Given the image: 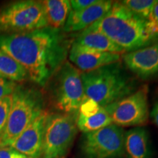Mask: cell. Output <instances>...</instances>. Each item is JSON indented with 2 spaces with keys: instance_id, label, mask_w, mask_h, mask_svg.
<instances>
[{
  "instance_id": "obj_1",
  "label": "cell",
  "mask_w": 158,
  "mask_h": 158,
  "mask_svg": "<svg viewBox=\"0 0 158 158\" xmlns=\"http://www.w3.org/2000/svg\"><path fill=\"white\" fill-rule=\"evenodd\" d=\"M69 41L60 29L51 27L27 32L0 35V50L27 71L29 79L41 86L48 84L66 62Z\"/></svg>"
},
{
  "instance_id": "obj_2",
  "label": "cell",
  "mask_w": 158,
  "mask_h": 158,
  "mask_svg": "<svg viewBox=\"0 0 158 158\" xmlns=\"http://www.w3.org/2000/svg\"><path fill=\"white\" fill-rule=\"evenodd\" d=\"M89 27L103 33L126 52L148 46L157 37L149 21L118 2H114L103 17Z\"/></svg>"
},
{
  "instance_id": "obj_3",
  "label": "cell",
  "mask_w": 158,
  "mask_h": 158,
  "mask_svg": "<svg viewBox=\"0 0 158 158\" xmlns=\"http://www.w3.org/2000/svg\"><path fill=\"white\" fill-rule=\"evenodd\" d=\"M81 78L85 95L102 107L114 103L135 91L133 81L118 62L82 73Z\"/></svg>"
},
{
  "instance_id": "obj_4",
  "label": "cell",
  "mask_w": 158,
  "mask_h": 158,
  "mask_svg": "<svg viewBox=\"0 0 158 158\" xmlns=\"http://www.w3.org/2000/svg\"><path fill=\"white\" fill-rule=\"evenodd\" d=\"M44 98L34 87L17 85L11 94V104L0 147H8L44 110Z\"/></svg>"
},
{
  "instance_id": "obj_5",
  "label": "cell",
  "mask_w": 158,
  "mask_h": 158,
  "mask_svg": "<svg viewBox=\"0 0 158 158\" xmlns=\"http://www.w3.org/2000/svg\"><path fill=\"white\" fill-rule=\"evenodd\" d=\"M51 80V98L55 108L60 113L77 114L86 98L81 71L65 62Z\"/></svg>"
},
{
  "instance_id": "obj_6",
  "label": "cell",
  "mask_w": 158,
  "mask_h": 158,
  "mask_svg": "<svg viewBox=\"0 0 158 158\" xmlns=\"http://www.w3.org/2000/svg\"><path fill=\"white\" fill-rule=\"evenodd\" d=\"M47 27L42 2L18 1L0 10V35L27 32Z\"/></svg>"
},
{
  "instance_id": "obj_7",
  "label": "cell",
  "mask_w": 158,
  "mask_h": 158,
  "mask_svg": "<svg viewBox=\"0 0 158 158\" xmlns=\"http://www.w3.org/2000/svg\"><path fill=\"white\" fill-rule=\"evenodd\" d=\"M77 114H48L45 121L42 157L64 158L73 143L78 127Z\"/></svg>"
},
{
  "instance_id": "obj_8",
  "label": "cell",
  "mask_w": 158,
  "mask_h": 158,
  "mask_svg": "<svg viewBox=\"0 0 158 158\" xmlns=\"http://www.w3.org/2000/svg\"><path fill=\"white\" fill-rule=\"evenodd\" d=\"M81 150L85 158H122L124 155V132L114 124L84 133Z\"/></svg>"
},
{
  "instance_id": "obj_9",
  "label": "cell",
  "mask_w": 158,
  "mask_h": 158,
  "mask_svg": "<svg viewBox=\"0 0 158 158\" xmlns=\"http://www.w3.org/2000/svg\"><path fill=\"white\" fill-rule=\"evenodd\" d=\"M103 108L112 123L118 127L143 125L149 116L148 87L141 86L132 94Z\"/></svg>"
},
{
  "instance_id": "obj_10",
  "label": "cell",
  "mask_w": 158,
  "mask_h": 158,
  "mask_svg": "<svg viewBox=\"0 0 158 158\" xmlns=\"http://www.w3.org/2000/svg\"><path fill=\"white\" fill-rule=\"evenodd\" d=\"M48 114L45 110L41 112L8 147L29 158L42 157L45 125Z\"/></svg>"
},
{
  "instance_id": "obj_11",
  "label": "cell",
  "mask_w": 158,
  "mask_h": 158,
  "mask_svg": "<svg viewBox=\"0 0 158 158\" xmlns=\"http://www.w3.org/2000/svg\"><path fill=\"white\" fill-rule=\"evenodd\" d=\"M123 62L138 78L147 80L158 74V43L123 55Z\"/></svg>"
},
{
  "instance_id": "obj_12",
  "label": "cell",
  "mask_w": 158,
  "mask_h": 158,
  "mask_svg": "<svg viewBox=\"0 0 158 158\" xmlns=\"http://www.w3.org/2000/svg\"><path fill=\"white\" fill-rule=\"evenodd\" d=\"M68 54L70 62L83 73L118 62L120 59V54L94 50L75 42H73Z\"/></svg>"
},
{
  "instance_id": "obj_13",
  "label": "cell",
  "mask_w": 158,
  "mask_h": 158,
  "mask_svg": "<svg viewBox=\"0 0 158 158\" xmlns=\"http://www.w3.org/2000/svg\"><path fill=\"white\" fill-rule=\"evenodd\" d=\"M114 2L107 0L98 2L87 8L79 11L71 10L62 28L64 32L81 31L104 16L111 8Z\"/></svg>"
},
{
  "instance_id": "obj_14",
  "label": "cell",
  "mask_w": 158,
  "mask_h": 158,
  "mask_svg": "<svg viewBox=\"0 0 158 158\" xmlns=\"http://www.w3.org/2000/svg\"><path fill=\"white\" fill-rule=\"evenodd\" d=\"M79 45L103 52L122 54L126 52L125 50L116 45L111 40L95 29L88 27L81 31L73 41Z\"/></svg>"
},
{
  "instance_id": "obj_15",
  "label": "cell",
  "mask_w": 158,
  "mask_h": 158,
  "mask_svg": "<svg viewBox=\"0 0 158 158\" xmlns=\"http://www.w3.org/2000/svg\"><path fill=\"white\" fill-rule=\"evenodd\" d=\"M124 152L128 158H150L149 138L145 128L137 127L124 133Z\"/></svg>"
},
{
  "instance_id": "obj_16",
  "label": "cell",
  "mask_w": 158,
  "mask_h": 158,
  "mask_svg": "<svg viewBox=\"0 0 158 158\" xmlns=\"http://www.w3.org/2000/svg\"><path fill=\"white\" fill-rule=\"evenodd\" d=\"M42 2L48 27L56 29L63 28L71 11L70 2L68 0H45Z\"/></svg>"
},
{
  "instance_id": "obj_17",
  "label": "cell",
  "mask_w": 158,
  "mask_h": 158,
  "mask_svg": "<svg viewBox=\"0 0 158 158\" xmlns=\"http://www.w3.org/2000/svg\"><path fill=\"white\" fill-rule=\"evenodd\" d=\"M0 77L15 83L29 79L24 68L14 59L0 50Z\"/></svg>"
},
{
  "instance_id": "obj_18",
  "label": "cell",
  "mask_w": 158,
  "mask_h": 158,
  "mask_svg": "<svg viewBox=\"0 0 158 158\" xmlns=\"http://www.w3.org/2000/svg\"><path fill=\"white\" fill-rule=\"evenodd\" d=\"M76 124L79 130L84 133H87L100 130L113 123L108 112L102 107L96 113L86 116L77 114Z\"/></svg>"
},
{
  "instance_id": "obj_19",
  "label": "cell",
  "mask_w": 158,
  "mask_h": 158,
  "mask_svg": "<svg viewBox=\"0 0 158 158\" xmlns=\"http://www.w3.org/2000/svg\"><path fill=\"white\" fill-rule=\"evenodd\" d=\"M156 2L157 0H126L121 2L141 19L149 21Z\"/></svg>"
},
{
  "instance_id": "obj_20",
  "label": "cell",
  "mask_w": 158,
  "mask_h": 158,
  "mask_svg": "<svg viewBox=\"0 0 158 158\" xmlns=\"http://www.w3.org/2000/svg\"><path fill=\"white\" fill-rule=\"evenodd\" d=\"M11 104V95L0 99V141L7 124Z\"/></svg>"
},
{
  "instance_id": "obj_21",
  "label": "cell",
  "mask_w": 158,
  "mask_h": 158,
  "mask_svg": "<svg viewBox=\"0 0 158 158\" xmlns=\"http://www.w3.org/2000/svg\"><path fill=\"white\" fill-rule=\"evenodd\" d=\"M17 85V83L0 77V99L11 95Z\"/></svg>"
},
{
  "instance_id": "obj_22",
  "label": "cell",
  "mask_w": 158,
  "mask_h": 158,
  "mask_svg": "<svg viewBox=\"0 0 158 158\" xmlns=\"http://www.w3.org/2000/svg\"><path fill=\"white\" fill-rule=\"evenodd\" d=\"M0 158H27L10 147H0Z\"/></svg>"
},
{
  "instance_id": "obj_23",
  "label": "cell",
  "mask_w": 158,
  "mask_h": 158,
  "mask_svg": "<svg viewBox=\"0 0 158 158\" xmlns=\"http://www.w3.org/2000/svg\"><path fill=\"white\" fill-rule=\"evenodd\" d=\"M70 2L71 10L79 11L95 4L98 0H73Z\"/></svg>"
},
{
  "instance_id": "obj_24",
  "label": "cell",
  "mask_w": 158,
  "mask_h": 158,
  "mask_svg": "<svg viewBox=\"0 0 158 158\" xmlns=\"http://www.w3.org/2000/svg\"><path fill=\"white\" fill-rule=\"evenodd\" d=\"M149 22L154 33L158 36V0L154 5Z\"/></svg>"
},
{
  "instance_id": "obj_25",
  "label": "cell",
  "mask_w": 158,
  "mask_h": 158,
  "mask_svg": "<svg viewBox=\"0 0 158 158\" xmlns=\"http://www.w3.org/2000/svg\"><path fill=\"white\" fill-rule=\"evenodd\" d=\"M151 116L152 118L153 122L158 127V102L155 103L151 111Z\"/></svg>"
},
{
  "instance_id": "obj_26",
  "label": "cell",
  "mask_w": 158,
  "mask_h": 158,
  "mask_svg": "<svg viewBox=\"0 0 158 158\" xmlns=\"http://www.w3.org/2000/svg\"><path fill=\"white\" fill-rule=\"evenodd\" d=\"M27 158H29V157H27Z\"/></svg>"
}]
</instances>
